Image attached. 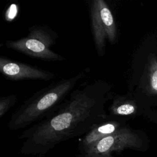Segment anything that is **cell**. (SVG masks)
<instances>
[{
    "mask_svg": "<svg viewBox=\"0 0 157 157\" xmlns=\"http://www.w3.org/2000/svg\"><path fill=\"white\" fill-rule=\"evenodd\" d=\"M75 157H92V156H88V155H83V154L80 153L78 152V153H76Z\"/></svg>",
    "mask_w": 157,
    "mask_h": 157,
    "instance_id": "cell-11",
    "label": "cell"
},
{
    "mask_svg": "<svg viewBox=\"0 0 157 157\" xmlns=\"http://www.w3.org/2000/svg\"><path fill=\"white\" fill-rule=\"evenodd\" d=\"M90 25L97 55L104 56L106 42L111 45L118 41V28L109 6L104 0H92L89 4Z\"/></svg>",
    "mask_w": 157,
    "mask_h": 157,
    "instance_id": "cell-5",
    "label": "cell"
},
{
    "mask_svg": "<svg viewBox=\"0 0 157 157\" xmlns=\"http://www.w3.org/2000/svg\"><path fill=\"white\" fill-rule=\"evenodd\" d=\"M148 141L142 132L126 124L115 134L102 139L82 154L92 157H115L113 153L121 154L128 149L145 151L148 149Z\"/></svg>",
    "mask_w": 157,
    "mask_h": 157,
    "instance_id": "cell-4",
    "label": "cell"
},
{
    "mask_svg": "<svg viewBox=\"0 0 157 157\" xmlns=\"http://www.w3.org/2000/svg\"><path fill=\"white\" fill-rule=\"evenodd\" d=\"M58 34L47 25H34L28 29L25 37L6 41L4 45L25 55L48 61H63L62 55L51 50L58 39Z\"/></svg>",
    "mask_w": 157,
    "mask_h": 157,
    "instance_id": "cell-3",
    "label": "cell"
},
{
    "mask_svg": "<svg viewBox=\"0 0 157 157\" xmlns=\"http://www.w3.org/2000/svg\"><path fill=\"white\" fill-rule=\"evenodd\" d=\"M148 72L150 91L157 93V59L156 58L149 60Z\"/></svg>",
    "mask_w": 157,
    "mask_h": 157,
    "instance_id": "cell-9",
    "label": "cell"
},
{
    "mask_svg": "<svg viewBox=\"0 0 157 157\" xmlns=\"http://www.w3.org/2000/svg\"><path fill=\"white\" fill-rule=\"evenodd\" d=\"M90 74V68L86 67L37 91L13 112L8 122V128L17 131L48 117L58 109L77 86L88 78Z\"/></svg>",
    "mask_w": 157,
    "mask_h": 157,
    "instance_id": "cell-2",
    "label": "cell"
},
{
    "mask_svg": "<svg viewBox=\"0 0 157 157\" xmlns=\"http://www.w3.org/2000/svg\"><path fill=\"white\" fill-rule=\"evenodd\" d=\"M110 101L107 112L111 118L126 121L128 117L133 116L137 112V101L129 94L121 95L113 93Z\"/></svg>",
    "mask_w": 157,
    "mask_h": 157,
    "instance_id": "cell-8",
    "label": "cell"
},
{
    "mask_svg": "<svg viewBox=\"0 0 157 157\" xmlns=\"http://www.w3.org/2000/svg\"><path fill=\"white\" fill-rule=\"evenodd\" d=\"M0 72L8 80L13 81L37 80L49 81L55 74L36 66L14 61L4 56H0Z\"/></svg>",
    "mask_w": 157,
    "mask_h": 157,
    "instance_id": "cell-6",
    "label": "cell"
},
{
    "mask_svg": "<svg viewBox=\"0 0 157 157\" xmlns=\"http://www.w3.org/2000/svg\"><path fill=\"white\" fill-rule=\"evenodd\" d=\"M17 94H10L0 98V117L4 115L17 102Z\"/></svg>",
    "mask_w": 157,
    "mask_h": 157,
    "instance_id": "cell-10",
    "label": "cell"
},
{
    "mask_svg": "<svg viewBox=\"0 0 157 157\" xmlns=\"http://www.w3.org/2000/svg\"><path fill=\"white\" fill-rule=\"evenodd\" d=\"M126 124V121L109 117L94 126L83 136L78 145V151L80 153H85L97 142L115 134Z\"/></svg>",
    "mask_w": 157,
    "mask_h": 157,
    "instance_id": "cell-7",
    "label": "cell"
},
{
    "mask_svg": "<svg viewBox=\"0 0 157 157\" xmlns=\"http://www.w3.org/2000/svg\"><path fill=\"white\" fill-rule=\"evenodd\" d=\"M113 84L101 78L81 83L58 109L48 117L24 130L19 153L45 156L61 142L84 136L109 118L106 103L113 95Z\"/></svg>",
    "mask_w": 157,
    "mask_h": 157,
    "instance_id": "cell-1",
    "label": "cell"
}]
</instances>
